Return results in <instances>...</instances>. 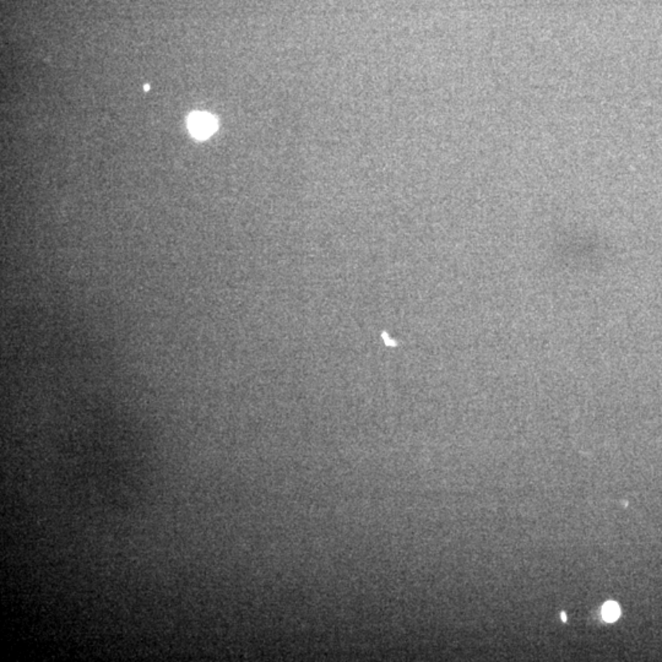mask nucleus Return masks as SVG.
Wrapping results in <instances>:
<instances>
[{"label": "nucleus", "mask_w": 662, "mask_h": 662, "mask_svg": "<svg viewBox=\"0 0 662 662\" xmlns=\"http://www.w3.org/2000/svg\"><path fill=\"white\" fill-rule=\"evenodd\" d=\"M188 127L193 136H195L197 139H207L215 133L218 128V122L210 114L195 112L191 114L188 120Z\"/></svg>", "instance_id": "obj_1"}, {"label": "nucleus", "mask_w": 662, "mask_h": 662, "mask_svg": "<svg viewBox=\"0 0 662 662\" xmlns=\"http://www.w3.org/2000/svg\"><path fill=\"white\" fill-rule=\"evenodd\" d=\"M621 616V608L616 602L610 601L602 606V618L606 622H615Z\"/></svg>", "instance_id": "obj_2"}, {"label": "nucleus", "mask_w": 662, "mask_h": 662, "mask_svg": "<svg viewBox=\"0 0 662 662\" xmlns=\"http://www.w3.org/2000/svg\"><path fill=\"white\" fill-rule=\"evenodd\" d=\"M560 616H562V621L567 622V615H565L564 612H562V615H560Z\"/></svg>", "instance_id": "obj_3"}]
</instances>
